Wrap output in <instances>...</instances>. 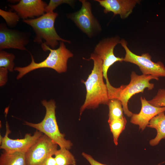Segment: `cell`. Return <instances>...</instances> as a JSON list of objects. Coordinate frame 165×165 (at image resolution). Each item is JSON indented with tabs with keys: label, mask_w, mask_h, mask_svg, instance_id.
<instances>
[{
	"label": "cell",
	"mask_w": 165,
	"mask_h": 165,
	"mask_svg": "<svg viewBox=\"0 0 165 165\" xmlns=\"http://www.w3.org/2000/svg\"><path fill=\"white\" fill-rule=\"evenodd\" d=\"M15 58V56L13 53L0 50V68L3 67L10 72H13L14 70Z\"/></svg>",
	"instance_id": "20"
},
{
	"label": "cell",
	"mask_w": 165,
	"mask_h": 165,
	"mask_svg": "<svg viewBox=\"0 0 165 165\" xmlns=\"http://www.w3.org/2000/svg\"><path fill=\"white\" fill-rule=\"evenodd\" d=\"M127 122L126 118L115 119L108 123L110 130L112 134L113 141L115 144H118L119 138L123 131L125 129Z\"/></svg>",
	"instance_id": "19"
},
{
	"label": "cell",
	"mask_w": 165,
	"mask_h": 165,
	"mask_svg": "<svg viewBox=\"0 0 165 165\" xmlns=\"http://www.w3.org/2000/svg\"><path fill=\"white\" fill-rule=\"evenodd\" d=\"M58 145L43 134L25 153L27 165H42L50 156L54 155Z\"/></svg>",
	"instance_id": "9"
},
{
	"label": "cell",
	"mask_w": 165,
	"mask_h": 165,
	"mask_svg": "<svg viewBox=\"0 0 165 165\" xmlns=\"http://www.w3.org/2000/svg\"><path fill=\"white\" fill-rule=\"evenodd\" d=\"M104 8V12L113 13V16L119 15L122 19L127 18L132 13L139 0H95Z\"/></svg>",
	"instance_id": "14"
},
{
	"label": "cell",
	"mask_w": 165,
	"mask_h": 165,
	"mask_svg": "<svg viewBox=\"0 0 165 165\" xmlns=\"http://www.w3.org/2000/svg\"><path fill=\"white\" fill-rule=\"evenodd\" d=\"M41 103L46 110L44 117L42 121L37 123L25 121L24 124L33 128L46 135L60 148L70 149L73 145L72 143L65 138V135L61 132L58 127L56 116L55 101L52 99L48 101L43 100Z\"/></svg>",
	"instance_id": "4"
},
{
	"label": "cell",
	"mask_w": 165,
	"mask_h": 165,
	"mask_svg": "<svg viewBox=\"0 0 165 165\" xmlns=\"http://www.w3.org/2000/svg\"><path fill=\"white\" fill-rule=\"evenodd\" d=\"M82 6L78 11L68 14L70 19L83 32L90 38L102 31L99 22L94 15L91 3L86 0H80Z\"/></svg>",
	"instance_id": "7"
},
{
	"label": "cell",
	"mask_w": 165,
	"mask_h": 165,
	"mask_svg": "<svg viewBox=\"0 0 165 165\" xmlns=\"http://www.w3.org/2000/svg\"><path fill=\"white\" fill-rule=\"evenodd\" d=\"M42 50H49L48 56L44 61L39 63L35 61L31 53V62L25 67H16L14 70L19 74L16 77L17 80L21 78L30 72L39 68H49L54 69L59 73L65 72L67 71L68 59L73 56V53L67 48L64 42L61 41L59 47L57 49H52L43 43L41 44Z\"/></svg>",
	"instance_id": "2"
},
{
	"label": "cell",
	"mask_w": 165,
	"mask_h": 165,
	"mask_svg": "<svg viewBox=\"0 0 165 165\" xmlns=\"http://www.w3.org/2000/svg\"><path fill=\"white\" fill-rule=\"evenodd\" d=\"M159 80L152 75L142 74L138 75L134 71L131 72L130 80L127 85H123L118 88H115L113 93L110 97L111 99H117L121 102L123 112L128 117H131L133 113L128 108V103L130 98L135 94L139 93H143L145 89L148 90H152L154 84L150 82L152 79Z\"/></svg>",
	"instance_id": "5"
},
{
	"label": "cell",
	"mask_w": 165,
	"mask_h": 165,
	"mask_svg": "<svg viewBox=\"0 0 165 165\" xmlns=\"http://www.w3.org/2000/svg\"><path fill=\"white\" fill-rule=\"evenodd\" d=\"M28 33L8 28L6 24L0 25V50L14 49L26 50L25 46L29 42Z\"/></svg>",
	"instance_id": "11"
},
{
	"label": "cell",
	"mask_w": 165,
	"mask_h": 165,
	"mask_svg": "<svg viewBox=\"0 0 165 165\" xmlns=\"http://www.w3.org/2000/svg\"><path fill=\"white\" fill-rule=\"evenodd\" d=\"M148 101L155 106L165 107V89H159L156 95Z\"/></svg>",
	"instance_id": "22"
},
{
	"label": "cell",
	"mask_w": 165,
	"mask_h": 165,
	"mask_svg": "<svg viewBox=\"0 0 165 165\" xmlns=\"http://www.w3.org/2000/svg\"><path fill=\"white\" fill-rule=\"evenodd\" d=\"M25 153L7 152L4 150L0 156V165H27Z\"/></svg>",
	"instance_id": "16"
},
{
	"label": "cell",
	"mask_w": 165,
	"mask_h": 165,
	"mask_svg": "<svg viewBox=\"0 0 165 165\" xmlns=\"http://www.w3.org/2000/svg\"><path fill=\"white\" fill-rule=\"evenodd\" d=\"M82 155L91 165H106L96 161L91 155L84 152H82Z\"/></svg>",
	"instance_id": "25"
},
{
	"label": "cell",
	"mask_w": 165,
	"mask_h": 165,
	"mask_svg": "<svg viewBox=\"0 0 165 165\" xmlns=\"http://www.w3.org/2000/svg\"><path fill=\"white\" fill-rule=\"evenodd\" d=\"M90 60L94 62L93 69L86 81H81L86 92L84 103L80 109V116L86 109H95L100 105H108L110 100L107 86L103 80L102 61L94 53L87 59Z\"/></svg>",
	"instance_id": "1"
},
{
	"label": "cell",
	"mask_w": 165,
	"mask_h": 165,
	"mask_svg": "<svg viewBox=\"0 0 165 165\" xmlns=\"http://www.w3.org/2000/svg\"><path fill=\"white\" fill-rule=\"evenodd\" d=\"M6 131L3 137L0 148L7 152H26L43 134L41 132L36 130L33 135L29 133L26 134L24 138L21 139H13L9 137L11 133L9 125L6 121Z\"/></svg>",
	"instance_id": "10"
},
{
	"label": "cell",
	"mask_w": 165,
	"mask_h": 165,
	"mask_svg": "<svg viewBox=\"0 0 165 165\" xmlns=\"http://www.w3.org/2000/svg\"><path fill=\"white\" fill-rule=\"evenodd\" d=\"M8 71V69L5 68H0V86L1 87L6 85L7 82Z\"/></svg>",
	"instance_id": "24"
},
{
	"label": "cell",
	"mask_w": 165,
	"mask_h": 165,
	"mask_svg": "<svg viewBox=\"0 0 165 165\" xmlns=\"http://www.w3.org/2000/svg\"><path fill=\"white\" fill-rule=\"evenodd\" d=\"M108 105L109 111L108 123L114 119H122L124 117L123 107L120 100L115 98L110 99Z\"/></svg>",
	"instance_id": "18"
},
{
	"label": "cell",
	"mask_w": 165,
	"mask_h": 165,
	"mask_svg": "<svg viewBox=\"0 0 165 165\" xmlns=\"http://www.w3.org/2000/svg\"><path fill=\"white\" fill-rule=\"evenodd\" d=\"M57 165H76L74 156L65 148H60L54 154Z\"/></svg>",
	"instance_id": "17"
},
{
	"label": "cell",
	"mask_w": 165,
	"mask_h": 165,
	"mask_svg": "<svg viewBox=\"0 0 165 165\" xmlns=\"http://www.w3.org/2000/svg\"><path fill=\"white\" fill-rule=\"evenodd\" d=\"M165 112H162L152 119L147 127L155 129L157 134L153 139L149 141L150 145L152 146L159 144L161 140L165 139Z\"/></svg>",
	"instance_id": "15"
},
{
	"label": "cell",
	"mask_w": 165,
	"mask_h": 165,
	"mask_svg": "<svg viewBox=\"0 0 165 165\" xmlns=\"http://www.w3.org/2000/svg\"><path fill=\"white\" fill-rule=\"evenodd\" d=\"M58 14L53 12L46 13L36 18L23 20V22L31 26L36 35L34 40L38 43H42L52 49H54L59 41L70 43V41L62 38L57 34L54 23Z\"/></svg>",
	"instance_id": "3"
},
{
	"label": "cell",
	"mask_w": 165,
	"mask_h": 165,
	"mask_svg": "<svg viewBox=\"0 0 165 165\" xmlns=\"http://www.w3.org/2000/svg\"><path fill=\"white\" fill-rule=\"evenodd\" d=\"M121 39L118 36L104 38L100 40L95 46L94 53L102 61V71L104 78L106 81L108 90L112 86L108 80L107 73L110 67L117 62H122L124 58L116 57L114 50L116 45L120 44Z\"/></svg>",
	"instance_id": "8"
},
{
	"label": "cell",
	"mask_w": 165,
	"mask_h": 165,
	"mask_svg": "<svg viewBox=\"0 0 165 165\" xmlns=\"http://www.w3.org/2000/svg\"><path fill=\"white\" fill-rule=\"evenodd\" d=\"M0 15L5 20L9 27H15L19 21L20 17L16 12L7 11L0 9Z\"/></svg>",
	"instance_id": "21"
},
{
	"label": "cell",
	"mask_w": 165,
	"mask_h": 165,
	"mask_svg": "<svg viewBox=\"0 0 165 165\" xmlns=\"http://www.w3.org/2000/svg\"><path fill=\"white\" fill-rule=\"evenodd\" d=\"M141 108L138 114H134L130 122L138 125L139 130L143 131L151 120L159 113L165 112V107H157L151 104L145 97H141Z\"/></svg>",
	"instance_id": "13"
},
{
	"label": "cell",
	"mask_w": 165,
	"mask_h": 165,
	"mask_svg": "<svg viewBox=\"0 0 165 165\" xmlns=\"http://www.w3.org/2000/svg\"><path fill=\"white\" fill-rule=\"evenodd\" d=\"M120 44L126 52L123 61L137 65L143 75H152L159 79L160 77H165V66L162 62L152 61L148 53H143L141 56L134 53L128 47L127 42L124 39H121Z\"/></svg>",
	"instance_id": "6"
},
{
	"label": "cell",
	"mask_w": 165,
	"mask_h": 165,
	"mask_svg": "<svg viewBox=\"0 0 165 165\" xmlns=\"http://www.w3.org/2000/svg\"><path fill=\"white\" fill-rule=\"evenodd\" d=\"M47 4L41 0H21L18 3L9 5L23 20L40 17L45 14Z\"/></svg>",
	"instance_id": "12"
},
{
	"label": "cell",
	"mask_w": 165,
	"mask_h": 165,
	"mask_svg": "<svg viewBox=\"0 0 165 165\" xmlns=\"http://www.w3.org/2000/svg\"><path fill=\"white\" fill-rule=\"evenodd\" d=\"M75 3V1L73 0H50L45 8V12H53V10L57 6L63 3H66L73 6Z\"/></svg>",
	"instance_id": "23"
},
{
	"label": "cell",
	"mask_w": 165,
	"mask_h": 165,
	"mask_svg": "<svg viewBox=\"0 0 165 165\" xmlns=\"http://www.w3.org/2000/svg\"><path fill=\"white\" fill-rule=\"evenodd\" d=\"M42 165H57V164L55 158L53 156H50L46 160Z\"/></svg>",
	"instance_id": "26"
}]
</instances>
